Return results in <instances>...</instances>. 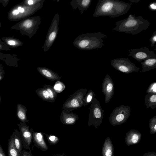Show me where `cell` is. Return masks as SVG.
<instances>
[{"label": "cell", "mask_w": 156, "mask_h": 156, "mask_svg": "<svg viewBox=\"0 0 156 156\" xmlns=\"http://www.w3.org/2000/svg\"><path fill=\"white\" fill-rule=\"evenodd\" d=\"M131 7L129 3L119 0H99L93 17L109 16L115 18L125 14Z\"/></svg>", "instance_id": "6da1fadb"}, {"label": "cell", "mask_w": 156, "mask_h": 156, "mask_svg": "<svg viewBox=\"0 0 156 156\" xmlns=\"http://www.w3.org/2000/svg\"><path fill=\"white\" fill-rule=\"evenodd\" d=\"M115 24L116 27L113 30L135 35L147 29L150 23L141 16L130 14L127 18L116 22Z\"/></svg>", "instance_id": "7a4b0ae2"}, {"label": "cell", "mask_w": 156, "mask_h": 156, "mask_svg": "<svg viewBox=\"0 0 156 156\" xmlns=\"http://www.w3.org/2000/svg\"><path fill=\"white\" fill-rule=\"evenodd\" d=\"M107 37L106 35L100 31L82 34L74 39L73 44L75 47L81 50L98 49L104 45L103 38Z\"/></svg>", "instance_id": "3957f363"}, {"label": "cell", "mask_w": 156, "mask_h": 156, "mask_svg": "<svg viewBox=\"0 0 156 156\" xmlns=\"http://www.w3.org/2000/svg\"><path fill=\"white\" fill-rule=\"evenodd\" d=\"M89 108L88 126L93 125L95 128L99 126L103 122L104 111L101 108L99 101L95 98L90 102Z\"/></svg>", "instance_id": "277c9868"}, {"label": "cell", "mask_w": 156, "mask_h": 156, "mask_svg": "<svg viewBox=\"0 0 156 156\" xmlns=\"http://www.w3.org/2000/svg\"><path fill=\"white\" fill-rule=\"evenodd\" d=\"M87 91L86 88H81L76 91L67 99L63 105L62 109L70 112L81 108L83 106V100Z\"/></svg>", "instance_id": "5b68a950"}, {"label": "cell", "mask_w": 156, "mask_h": 156, "mask_svg": "<svg viewBox=\"0 0 156 156\" xmlns=\"http://www.w3.org/2000/svg\"><path fill=\"white\" fill-rule=\"evenodd\" d=\"M130 108L128 105H122L116 107L110 115V123L115 126L125 122L130 116Z\"/></svg>", "instance_id": "8992f818"}, {"label": "cell", "mask_w": 156, "mask_h": 156, "mask_svg": "<svg viewBox=\"0 0 156 156\" xmlns=\"http://www.w3.org/2000/svg\"><path fill=\"white\" fill-rule=\"evenodd\" d=\"M59 15L58 13H56L52 19L44 45L42 47L44 52H46L49 50L56 39L59 30Z\"/></svg>", "instance_id": "52a82bcc"}, {"label": "cell", "mask_w": 156, "mask_h": 156, "mask_svg": "<svg viewBox=\"0 0 156 156\" xmlns=\"http://www.w3.org/2000/svg\"><path fill=\"white\" fill-rule=\"evenodd\" d=\"M112 66L122 73L129 74L133 72H138L140 68L137 67L128 58H119L111 60Z\"/></svg>", "instance_id": "ba28073f"}, {"label": "cell", "mask_w": 156, "mask_h": 156, "mask_svg": "<svg viewBox=\"0 0 156 156\" xmlns=\"http://www.w3.org/2000/svg\"><path fill=\"white\" fill-rule=\"evenodd\" d=\"M41 22V17L37 16L28 18L22 23L23 28L26 34L31 38L36 34Z\"/></svg>", "instance_id": "9c48e42d"}, {"label": "cell", "mask_w": 156, "mask_h": 156, "mask_svg": "<svg viewBox=\"0 0 156 156\" xmlns=\"http://www.w3.org/2000/svg\"><path fill=\"white\" fill-rule=\"evenodd\" d=\"M128 56H131L139 62L147 59L156 58V55L154 52L150 51L146 47L130 50Z\"/></svg>", "instance_id": "30bf717a"}, {"label": "cell", "mask_w": 156, "mask_h": 156, "mask_svg": "<svg viewBox=\"0 0 156 156\" xmlns=\"http://www.w3.org/2000/svg\"><path fill=\"white\" fill-rule=\"evenodd\" d=\"M18 125L23 147L24 148L30 150L31 148L30 146L32 142L33 139L32 132L29 130V127L25 123H21Z\"/></svg>", "instance_id": "8fae6325"}, {"label": "cell", "mask_w": 156, "mask_h": 156, "mask_svg": "<svg viewBox=\"0 0 156 156\" xmlns=\"http://www.w3.org/2000/svg\"><path fill=\"white\" fill-rule=\"evenodd\" d=\"M114 84L112 80L108 75L105 77L102 83V90L105 98V103H108L112 97L114 92Z\"/></svg>", "instance_id": "7c38bea8"}, {"label": "cell", "mask_w": 156, "mask_h": 156, "mask_svg": "<svg viewBox=\"0 0 156 156\" xmlns=\"http://www.w3.org/2000/svg\"><path fill=\"white\" fill-rule=\"evenodd\" d=\"M79 119L77 114L64 110L62 111L60 116L61 122L66 125H74Z\"/></svg>", "instance_id": "4fadbf2b"}, {"label": "cell", "mask_w": 156, "mask_h": 156, "mask_svg": "<svg viewBox=\"0 0 156 156\" xmlns=\"http://www.w3.org/2000/svg\"><path fill=\"white\" fill-rule=\"evenodd\" d=\"M32 133L34 145L42 151H47L48 147L44 140L43 134L41 132L32 131Z\"/></svg>", "instance_id": "5bb4252c"}, {"label": "cell", "mask_w": 156, "mask_h": 156, "mask_svg": "<svg viewBox=\"0 0 156 156\" xmlns=\"http://www.w3.org/2000/svg\"><path fill=\"white\" fill-rule=\"evenodd\" d=\"M141 138V133L138 130L131 129L126 134L125 142L128 146L138 144Z\"/></svg>", "instance_id": "9a60e30c"}, {"label": "cell", "mask_w": 156, "mask_h": 156, "mask_svg": "<svg viewBox=\"0 0 156 156\" xmlns=\"http://www.w3.org/2000/svg\"><path fill=\"white\" fill-rule=\"evenodd\" d=\"M39 73L43 76L51 81H60L61 76L51 69L44 67L40 66L37 67Z\"/></svg>", "instance_id": "2e32d148"}, {"label": "cell", "mask_w": 156, "mask_h": 156, "mask_svg": "<svg viewBox=\"0 0 156 156\" xmlns=\"http://www.w3.org/2000/svg\"><path fill=\"white\" fill-rule=\"evenodd\" d=\"M91 0H72L70 4L73 10L78 8L81 14L84 11L87 10L90 6Z\"/></svg>", "instance_id": "e0dca14e"}, {"label": "cell", "mask_w": 156, "mask_h": 156, "mask_svg": "<svg viewBox=\"0 0 156 156\" xmlns=\"http://www.w3.org/2000/svg\"><path fill=\"white\" fill-rule=\"evenodd\" d=\"M114 148L109 137L105 140L102 147V156H115Z\"/></svg>", "instance_id": "ac0fdd59"}, {"label": "cell", "mask_w": 156, "mask_h": 156, "mask_svg": "<svg viewBox=\"0 0 156 156\" xmlns=\"http://www.w3.org/2000/svg\"><path fill=\"white\" fill-rule=\"evenodd\" d=\"M142 70L140 72H145L156 68V58L146 59L141 62Z\"/></svg>", "instance_id": "d6986e66"}, {"label": "cell", "mask_w": 156, "mask_h": 156, "mask_svg": "<svg viewBox=\"0 0 156 156\" xmlns=\"http://www.w3.org/2000/svg\"><path fill=\"white\" fill-rule=\"evenodd\" d=\"M144 101L147 108H156V94H147L145 97Z\"/></svg>", "instance_id": "ffe728a7"}, {"label": "cell", "mask_w": 156, "mask_h": 156, "mask_svg": "<svg viewBox=\"0 0 156 156\" xmlns=\"http://www.w3.org/2000/svg\"><path fill=\"white\" fill-rule=\"evenodd\" d=\"M13 139L15 145L20 154L23 150V144L19 132L16 129L14 130L11 136Z\"/></svg>", "instance_id": "44dd1931"}, {"label": "cell", "mask_w": 156, "mask_h": 156, "mask_svg": "<svg viewBox=\"0 0 156 156\" xmlns=\"http://www.w3.org/2000/svg\"><path fill=\"white\" fill-rule=\"evenodd\" d=\"M8 156H20V153L16 148L13 139L11 136L8 140Z\"/></svg>", "instance_id": "7402d4cb"}, {"label": "cell", "mask_w": 156, "mask_h": 156, "mask_svg": "<svg viewBox=\"0 0 156 156\" xmlns=\"http://www.w3.org/2000/svg\"><path fill=\"white\" fill-rule=\"evenodd\" d=\"M17 116L19 119L23 123L28 122L26 116V109L21 105L18 104L17 109Z\"/></svg>", "instance_id": "603a6c76"}, {"label": "cell", "mask_w": 156, "mask_h": 156, "mask_svg": "<svg viewBox=\"0 0 156 156\" xmlns=\"http://www.w3.org/2000/svg\"><path fill=\"white\" fill-rule=\"evenodd\" d=\"M43 88L46 89L48 92L51 102H55L57 96V93L54 89L53 86L45 84L44 85Z\"/></svg>", "instance_id": "cb8c5ba5"}, {"label": "cell", "mask_w": 156, "mask_h": 156, "mask_svg": "<svg viewBox=\"0 0 156 156\" xmlns=\"http://www.w3.org/2000/svg\"><path fill=\"white\" fill-rule=\"evenodd\" d=\"M38 96L43 100L51 102L47 91L44 88H38L36 90Z\"/></svg>", "instance_id": "d4e9b609"}, {"label": "cell", "mask_w": 156, "mask_h": 156, "mask_svg": "<svg viewBox=\"0 0 156 156\" xmlns=\"http://www.w3.org/2000/svg\"><path fill=\"white\" fill-rule=\"evenodd\" d=\"M95 94L91 90H89L85 94L83 100V106H85L90 103L93 98H95Z\"/></svg>", "instance_id": "484cf974"}, {"label": "cell", "mask_w": 156, "mask_h": 156, "mask_svg": "<svg viewBox=\"0 0 156 156\" xmlns=\"http://www.w3.org/2000/svg\"><path fill=\"white\" fill-rule=\"evenodd\" d=\"M149 127L150 129L151 134H153L156 133V116L155 115L151 118L149 123Z\"/></svg>", "instance_id": "4316f807"}, {"label": "cell", "mask_w": 156, "mask_h": 156, "mask_svg": "<svg viewBox=\"0 0 156 156\" xmlns=\"http://www.w3.org/2000/svg\"><path fill=\"white\" fill-rule=\"evenodd\" d=\"M53 87L54 89L57 93L62 92L66 88L64 83L60 81H57Z\"/></svg>", "instance_id": "83f0119b"}, {"label": "cell", "mask_w": 156, "mask_h": 156, "mask_svg": "<svg viewBox=\"0 0 156 156\" xmlns=\"http://www.w3.org/2000/svg\"><path fill=\"white\" fill-rule=\"evenodd\" d=\"M45 135L48 142L50 145L56 144L59 141V138L55 136L47 134H45Z\"/></svg>", "instance_id": "f1b7e54d"}, {"label": "cell", "mask_w": 156, "mask_h": 156, "mask_svg": "<svg viewBox=\"0 0 156 156\" xmlns=\"http://www.w3.org/2000/svg\"><path fill=\"white\" fill-rule=\"evenodd\" d=\"M146 93L156 94V82H154L152 83L148 87Z\"/></svg>", "instance_id": "f546056e"}, {"label": "cell", "mask_w": 156, "mask_h": 156, "mask_svg": "<svg viewBox=\"0 0 156 156\" xmlns=\"http://www.w3.org/2000/svg\"><path fill=\"white\" fill-rule=\"evenodd\" d=\"M149 41L151 42V46L153 47L155 45L156 42V31H155L153 33L152 36L149 39Z\"/></svg>", "instance_id": "4dcf8cb0"}, {"label": "cell", "mask_w": 156, "mask_h": 156, "mask_svg": "<svg viewBox=\"0 0 156 156\" xmlns=\"http://www.w3.org/2000/svg\"><path fill=\"white\" fill-rule=\"evenodd\" d=\"M42 0H29L26 2L27 6H32L40 2Z\"/></svg>", "instance_id": "1f68e13d"}, {"label": "cell", "mask_w": 156, "mask_h": 156, "mask_svg": "<svg viewBox=\"0 0 156 156\" xmlns=\"http://www.w3.org/2000/svg\"><path fill=\"white\" fill-rule=\"evenodd\" d=\"M20 156H34L31 154V150L29 151H27L25 150H23L20 154Z\"/></svg>", "instance_id": "d6a6232c"}, {"label": "cell", "mask_w": 156, "mask_h": 156, "mask_svg": "<svg viewBox=\"0 0 156 156\" xmlns=\"http://www.w3.org/2000/svg\"><path fill=\"white\" fill-rule=\"evenodd\" d=\"M6 42L8 44L12 46H16L18 44L17 41L12 39L8 40Z\"/></svg>", "instance_id": "836d02e7"}, {"label": "cell", "mask_w": 156, "mask_h": 156, "mask_svg": "<svg viewBox=\"0 0 156 156\" xmlns=\"http://www.w3.org/2000/svg\"><path fill=\"white\" fill-rule=\"evenodd\" d=\"M149 9L152 11H155L156 10V2H151L148 6Z\"/></svg>", "instance_id": "e575fe53"}, {"label": "cell", "mask_w": 156, "mask_h": 156, "mask_svg": "<svg viewBox=\"0 0 156 156\" xmlns=\"http://www.w3.org/2000/svg\"><path fill=\"white\" fill-rule=\"evenodd\" d=\"M143 156H156V153L154 152H149L144 154Z\"/></svg>", "instance_id": "d590c367"}, {"label": "cell", "mask_w": 156, "mask_h": 156, "mask_svg": "<svg viewBox=\"0 0 156 156\" xmlns=\"http://www.w3.org/2000/svg\"><path fill=\"white\" fill-rule=\"evenodd\" d=\"M0 156H6L3 148L0 144Z\"/></svg>", "instance_id": "8d00e7d4"}, {"label": "cell", "mask_w": 156, "mask_h": 156, "mask_svg": "<svg viewBox=\"0 0 156 156\" xmlns=\"http://www.w3.org/2000/svg\"><path fill=\"white\" fill-rule=\"evenodd\" d=\"M19 13V11L16 9L13 10L12 12V13L14 16H16L18 15Z\"/></svg>", "instance_id": "74e56055"}, {"label": "cell", "mask_w": 156, "mask_h": 156, "mask_svg": "<svg viewBox=\"0 0 156 156\" xmlns=\"http://www.w3.org/2000/svg\"><path fill=\"white\" fill-rule=\"evenodd\" d=\"M129 2H130V3H131V2H133V3H134V2L137 3L140 1V0H129Z\"/></svg>", "instance_id": "f35d334b"}, {"label": "cell", "mask_w": 156, "mask_h": 156, "mask_svg": "<svg viewBox=\"0 0 156 156\" xmlns=\"http://www.w3.org/2000/svg\"><path fill=\"white\" fill-rule=\"evenodd\" d=\"M52 156H67L64 154H57Z\"/></svg>", "instance_id": "ab89813d"}, {"label": "cell", "mask_w": 156, "mask_h": 156, "mask_svg": "<svg viewBox=\"0 0 156 156\" xmlns=\"http://www.w3.org/2000/svg\"><path fill=\"white\" fill-rule=\"evenodd\" d=\"M2 45L0 43V49H2Z\"/></svg>", "instance_id": "60d3db41"}, {"label": "cell", "mask_w": 156, "mask_h": 156, "mask_svg": "<svg viewBox=\"0 0 156 156\" xmlns=\"http://www.w3.org/2000/svg\"><path fill=\"white\" fill-rule=\"evenodd\" d=\"M2 76L1 73H0V80L2 79Z\"/></svg>", "instance_id": "b9f144b4"}]
</instances>
